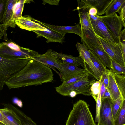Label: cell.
<instances>
[{"mask_svg": "<svg viewBox=\"0 0 125 125\" xmlns=\"http://www.w3.org/2000/svg\"><path fill=\"white\" fill-rule=\"evenodd\" d=\"M96 35L102 48L110 57L119 65L125 66L120 44L110 42Z\"/></svg>", "mask_w": 125, "mask_h": 125, "instance_id": "cell-5", "label": "cell"}, {"mask_svg": "<svg viewBox=\"0 0 125 125\" xmlns=\"http://www.w3.org/2000/svg\"><path fill=\"white\" fill-rule=\"evenodd\" d=\"M90 20L93 30L96 35L110 42L119 43L120 41L112 34L99 19L95 21Z\"/></svg>", "mask_w": 125, "mask_h": 125, "instance_id": "cell-9", "label": "cell"}, {"mask_svg": "<svg viewBox=\"0 0 125 125\" xmlns=\"http://www.w3.org/2000/svg\"><path fill=\"white\" fill-rule=\"evenodd\" d=\"M4 42L9 48L15 50L21 51L23 48L12 41H8Z\"/></svg>", "mask_w": 125, "mask_h": 125, "instance_id": "cell-35", "label": "cell"}, {"mask_svg": "<svg viewBox=\"0 0 125 125\" xmlns=\"http://www.w3.org/2000/svg\"><path fill=\"white\" fill-rule=\"evenodd\" d=\"M81 29L80 37L83 44L86 47L89 46L102 48L101 44L97 35L92 29Z\"/></svg>", "mask_w": 125, "mask_h": 125, "instance_id": "cell-17", "label": "cell"}, {"mask_svg": "<svg viewBox=\"0 0 125 125\" xmlns=\"http://www.w3.org/2000/svg\"><path fill=\"white\" fill-rule=\"evenodd\" d=\"M125 29L124 28L123 30H122L120 40V42L122 43L125 44Z\"/></svg>", "mask_w": 125, "mask_h": 125, "instance_id": "cell-42", "label": "cell"}, {"mask_svg": "<svg viewBox=\"0 0 125 125\" xmlns=\"http://www.w3.org/2000/svg\"><path fill=\"white\" fill-rule=\"evenodd\" d=\"M111 69L115 73L125 75V66H121L111 58Z\"/></svg>", "mask_w": 125, "mask_h": 125, "instance_id": "cell-30", "label": "cell"}, {"mask_svg": "<svg viewBox=\"0 0 125 125\" xmlns=\"http://www.w3.org/2000/svg\"><path fill=\"white\" fill-rule=\"evenodd\" d=\"M66 125H97L87 103L79 100L75 103L66 121Z\"/></svg>", "mask_w": 125, "mask_h": 125, "instance_id": "cell-2", "label": "cell"}, {"mask_svg": "<svg viewBox=\"0 0 125 125\" xmlns=\"http://www.w3.org/2000/svg\"><path fill=\"white\" fill-rule=\"evenodd\" d=\"M7 0H0V23H2L3 17L7 5Z\"/></svg>", "mask_w": 125, "mask_h": 125, "instance_id": "cell-34", "label": "cell"}, {"mask_svg": "<svg viewBox=\"0 0 125 125\" xmlns=\"http://www.w3.org/2000/svg\"><path fill=\"white\" fill-rule=\"evenodd\" d=\"M89 50L92 62L102 76L103 74L107 72V69L104 65L95 54L91 50Z\"/></svg>", "mask_w": 125, "mask_h": 125, "instance_id": "cell-24", "label": "cell"}, {"mask_svg": "<svg viewBox=\"0 0 125 125\" xmlns=\"http://www.w3.org/2000/svg\"><path fill=\"white\" fill-rule=\"evenodd\" d=\"M114 75L120 94L123 99L125 100V75L114 73Z\"/></svg>", "mask_w": 125, "mask_h": 125, "instance_id": "cell-23", "label": "cell"}, {"mask_svg": "<svg viewBox=\"0 0 125 125\" xmlns=\"http://www.w3.org/2000/svg\"></svg>", "mask_w": 125, "mask_h": 125, "instance_id": "cell-48", "label": "cell"}, {"mask_svg": "<svg viewBox=\"0 0 125 125\" xmlns=\"http://www.w3.org/2000/svg\"><path fill=\"white\" fill-rule=\"evenodd\" d=\"M52 51L51 49H49L44 54H39L34 59L54 70L60 77V73L58 72L55 68L60 71V65L62 62L52 54L51 52Z\"/></svg>", "mask_w": 125, "mask_h": 125, "instance_id": "cell-11", "label": "cell"}, {"mask_svg": "<svg viewBox=\"0 0 125 125\" xmlns=\"http://www.w3.org/2000/svg\"><path fill=\"white\" fill-rule=\"evenodd\" d=\"M45 27L43 31L32 30V31L37 34V37L42 36L46 38L47 39L46 42L48 43L57 42L62 44L64 42L65 34L61 33Z\"/></svg>", "mask_w": 125, "mask_h": 125, "instance_id": "cell-15", "label": "cell"}, {"mask_svg": "<svg viewBox=\"0 0 125 125\" xmlns=\"http://www.w3.org/2000/svg\"><path fill=\"white\" fill-rule=\"evenodd\" d=\"M21 118L24 125H38L32 119L20 110Z\"/></svg>", "mask_w": 125, "mask_h": 125, "instance_id": "cell-32", "label": "cell"}, {"mask_svg": "<svg viewBox=\"0 0 125 125\" xmlns=\"http://www.w3.org/2000/svg\"><path fill=\"white\" fill-rule=\"evenodd\" d=\"M34 19L30 16L25 15L16 19L15 22L20 28L28 31H44L46 27L35 21Z\"/></svg>", "mask_w": 125, "mask_h": 125, "instance_id": "cell-13", "label": "cell"}, {"mask_svg": "<svg viewBox=\"0 0 125 125\" xmlns=\"http://www.w3.org/2000/svg\"><path fill=\"white\" fill-rule=\"evenodd\" d=\"M120 46L124 61L125 62V44L121 43L120 41L119 43Z\"/></svg>", "mask_w": 125, "mask_h": 125, "instance_id": "cell-41", "label": "cell"}, {"mask_svg": "<svg viewBox=\"0 0 125 125\" xmlns=\"http://www.w3.org/2000/svg\"><path fill=\"white\" fill-rule=\"evenodd\" d=\"M124 100L121 95L115 101H113L111 105L112 112L114 120L118 114L121 107L122 101Z\"/></svg>", "mask_w": 125, "mask_h": 125, "instance_id": "cell-26", "label": "cell"}, {"mask_svg": "<svg viewBox=\"0 0 125 125\" xmlns=\"http://www.w3.org/2000/svg\"><path fill=\"white\" fill-rule=\"evenodd\" d=\"M119 16L124 24H125V5L121 9L119 13Z\"/></svg>", "mask_w": 125, "mask_h": 125, "instance_id": "cell-38", "label": "cell"}, {"mask_svg": "<svg viewBox=\"0 0 125 125\" xmlns=\"http://www.w3.org/2000/svg\"><path fill=\"white\" fill-rule=\"evenodd\" d=\"M113 0H78V6L75 10L79 9H89L92 7L97 10L98 15L101 16L105 13L107 9Z\"/></svg>", "mask_w": 125, "mask_h": 125, "instance_id": "cell-7", "label": "cell"}, {"mask_svg": "<svg viewBox=\"0 0 125 125\" xmlns=\"http://www.w3.org/2000/svg\"><path fill=\"white\" fill-rule=\"evenodd\" d=\"M51 54L63 62L78 67L81 66L84 68H87L85 62L79 56L75 57L70 55L58 53L53 50Z\"/></svg>", "mask_w": 125, "mask_h": 125, "instance_id": "cell-18", "label": "cell"}, {"mask_svg": "<svg viewBox=\"0 0 125 125\" xmlns=\"http://www.w3.org/2000/svg\"><path fill=\"white\" fill-rule=\"evenodd\" d=\"M98 18L103 23L110 32L120 41L123 27L125 24L116 13L109 16H98Z\"/></svg>", "mask_w": 125, "mask_h": 125, "instance_id": "cell-4", "label": "cell"}, {"mask_svg": "<svg viewBox=\"0 0 125 125\" xmlns=\"http://www.w3.org/2000/svg\"><path fill=\"white\" fill-rule=\"evenodd\" d=\"M121 9L117 5L116 0H113L106 10L105 16L112 15L117 12L119 13Z\"/></svg>", "mask_w": 125, "mask_h": 125, "instance_id": "cell-29", "label": "cell"}, {"mask_svg": "<svg viewBox=\"0 0 125 125\" xmlns=\"http://www.w3.org/2000/svg\"><path fill=\"white\" fill-rule=\"evenodd\" d=\"M42 3L44 5L48 3L50 5H58L60 1L59 0H43Z\"/></svg>", "mask_w": 125, "mask_h": 125, "instance_id": "cell-39", "label": "cell"}, {"mask_svg": "<svg viewBox=\"0 0 125 125\" xmlns=\"http://www.w3.org/2000/svg\"><path fill=\"white\" fill-rule=\"evenodd\" d=\"M87 48L95 54L105 67L111 68V58L102 48L93 46Z\"/></svg>", "mask_w": 125, "mask_h": 125, "instance_id": "cell-20", "label": "cell"}, {"mask_svg": "<svg viewBox=\"0 0 125 125\" xmlns=\"http://www.w3.org/2000/svg\"><path fill=\"white\" fill-rule=\"evenodd\" d=\"M3 36L5 38H7V34L5 33L4 29L1 27V24H0V39H1Z\"/></svg>", "mask_w": 125, "mask_h": 125, "instance_id": "cell-44", "label": "cell"}, {"mask_svg": "<svg viewBox=\"0 0 125 125\" xmlns=\"http://www.w3.org/2000/svg\"><path fill=\"white\" fill-rule=\"evenodd\" d=\"M91 95L96 101L99 93L100 92V80L96 81L92 85L90 89Z\"/></svg>", "mask_w": 125, "mask_h": 125, "instance_id": "cell-31", "label": "cell"}, {"mask_svg": "<svg viewBox=\"0 0 125 125\" xmlns=\"http://www.w3.org/2000/svg\"><path fill=\"white\" fill-rule=\"evenodd\" d=\"M34 21L40 23L43 26L59 33L66 34L71 33L76 34L80 37L81 35V29L79 24L73 26H58L45 23L34 19Z\"/></svg>", "mask_w": 125, "mask_h": 125, "instance_id": "cell-16", "label": "cell"}, {"mask_svg": "<svg viewBox=\"0 0 125 125\" xmlns=\"http://www.w3.org/2000/svg\"><path fill=\"white\" fill-rule=\"evenodd\" d=\"M101 78L103 81L105 87L107 88L108 86L109 82L108 75L107 71L106 72L103 74Z\"/></svg>", "mask_w": 125, "mask_h": 125, "instance_id": "cell-36", "label": "cell"}, {"mask_svg": "<svg viewBox=\"0 0 125 125\" xmlns=\"http://www.w3.org/2000/svg\"><path fill=\"white\" fill-rule=\"evenodd\" d=\"M95 81L96 80L95 79L90 80L87 78L66 86H62L61 85L55 88L56 91L61 95L69 96V94L71 91H75L92 85Z\"/></svg>", "mask_w": 125, "mask_h": 125, "instance_id": "cell-12", "label": "cell"}, {"mask_svg": "<svg viewBox=\"0 0 125 125\" xmlns=\"http://www.w3.org/2000/svg\"><path fill=\"white\" fill-rule=\"evenodd\" d=\"M90 74V72H88L76 76L67 81L63 82L62 83L61 85L62 86H66L78 81L88 78Z\"/></svg>", "mask_w": 125, "mask_h": 125, "instance_id": "cell-28", "label": "cell"}, {"mask_svg": "<svg viewBox=\"0 0 125 125\" xmlns=\"http://www.w3.org/2000/svg\"><path fill=\"white\" fill-rule=\"evenodd\" d=\"M109 82L107 88L110 93L113 101L116 100L120 95V93L114 78V73L111 69H107Z\"/></svg>", "mask_w": 125, "mask_h": 125, "instance_id": "cell-19", "label": "cell"}, {"mask_svg": "<svg viewBox=\"0 0 125 125\" xmlns=\"http://www.w3.org/2000/svg\"><path fill=\"white\" fill-rule=\"evenodd\" d=\"M51 68L34 59L21 69L11 75L5 82L10 89L41 85L53 81Z\"/></svg>", "mask_w": 125, "mask_h": 125, "instance_id": "cell-1", "label": "cell"}, {"mask_svg": "<svg viewBox=\"0 0 125 125\" xmlns=\"http://www.w3.org/2000/svg\"><path fill=\"white\" fill-rule=\"evenodd\" d=\"M96 102V104L95 122L98 123L99 122V114L101 104V98L100 92L98 94Z\"/></svg>", "mask_w": 125, "mask_h": 125, "instance_id": "cell-33", "label": "cell"}, {"mask_svg": "<svg viewBox=\"0 0 125 125\" xmlns=\"http://www.w3.org/2000/svg\"><path fill=\"white\" fill-rule=\"evenodd\" d=\"M112 99L105 98L101 100V106L97 125H114L111 105Z\"/></svg>", "mask_w": 125, "mask_h": 125, "instance_id": "cell-6", "label": "cell"}, {"mask_svg": "<svg viewBox=\"0 0 125 125\" xmlns=\"http://www.w3.org/2000/svg\"><path fill=\"white\" fill-rule=\"evenodd\" d=\"M89 9L82 8L75 10H77L78 12L79 23L81 28L84 29H90L93 30L88 13Z\"/></svg>", "mask_w": 125, "mask_h": 125, "instance_id": "cell-21", "label": "cell"}, {"mask_svg": "<svg viewBox=\"0 0 125 125\" xmlns=\"http://www.w3.org/2000/svg\"><path fill=\"white\" fill-rule=\"evenodd\" d=\"M100 80V94L101 98L104 94L106 89L103 81L101 78Z\"/></svg>", "mask_w": 125, "mask_h": 125, "instance_id": "cell-37", "label": "cell"}, {"mask_svg": "<svg viewBox=\"0 0 125 125\" xmlns=\"http://www.w3.org/2000/svg\"><path fill=\"white\" fill-rule=\"evenodd\" d=\"M88 13L89 15L95 16L98 15L97 10L94 7H91L89 9Z\"/></svg>", "mask_w": 125, "mask_h": 125, "instance_id": "cell-40", "label": "cell"}, {"mask_svg": "<svg viewBox=\"0 0 125 125\" xmlns=\"http://www.w3.org/2000/svg\"><path fill=\"white\" fill-rule=\"evenodd\" d=\"M60 72L61 80L63 82L76 76L90 72L87 68L82 69L63 62L60 64Z\"/></svg>", "mask_w": 125, "mask_h": 125, "instance_id": "cell-8", "label": "cell"}, {"mask_svg": "<svg viewBox=\"0 0 125 125\" xmlns=\"http://www.w3.org/2000/svg\"><path fill=\"white\" fill-rule=\"evenodd\" d=\"M76 46L79 53V56L87 64L90 74L97 80H100L102 76L92 62L89 50L83 44L78 42L77 43Z\"/></svg>", "mask_w": 125, "mask_h": 125, "instance_id": "cell-10", "label": "cell"}, {"mask_svg": "<svg viewBox=\"0 0 125 125\" xmlns=\"http://www.w3.org/2000/svg\"><path fill=\"white\" fill-rule=\"evenodd\" d=\"M105 98L112 99L110 94L107 88H106L105 92L102 97L101 98V100Z\"/></svg>", "mask_w": 125, "mask_h": 125, "instance_id": "cell-43", "label": "cell"}, {"mask_svg": "<svg viewBox=\"0 0 125 125\" xmlns=\"http://www.w3.org/2000/svg\"><path fill=\"white\" fill-rule=\"evenodd\" d=\"M77 95L76 92L74 91H71L69 94V96L73 98L75 97Z\"/></svg>", "mask_w": 125, "mask_h": 125, "instance_id": "cell-46", "label": "cell"}, {"mask_svg": "<svg viewBox=\"0 0 125 125\" xmlns=\"http://www.w3.org/2000/svg\"><path fill=\"white\" fill-rule=\"evenodd\" d=\"M30 1L29 0H18L14 6L13 9V14L12 18L14 21L18 18L22 16L24 4L29 3Z\"/></svg>", "mask_w": 125, "mask_h": 125, "instance_id": "cell-22", "label": "cell"}, {"mask_svg": "<svg viewBox=\"0 0 125 125\" xmlns=\"http://www.w3.org/2000/svg\"><path fill=\"white\" fill-rule=\"evenodd\" d=\"M3 119V116L2 112L0 111V122H1Z\"/></svg>", "mask_w": 125, "mask_h": 125, "instance_id": "cell-47", "label": "cell"}, {"mask_svg": "<svg viewBox=\"0 0 125 125\" xmlns=\"http://www.w3.org/2000/svg\"><path fill=\"white\" fill-rule=\"evenodd\" d=\"M39 54L38 52L29 48L23 47L20 51L12 49L4 42L0 43V57L12 60L23 58L34 59Z\"/></svg>", "mask_w": 125, "mask_h": 125, "instance_id": "cell-3", "label": "cell"}, {"mask_svg": "<svg viewBox=\"0 0 125 125\" xmlns=\"http://www.w3.org/2000/svg\"><path fill=\"white\" fill-rule=\"evenodd\" d=\"M90 20L95 21L98 20L99 18L98 17V15L95 16L90 15H89Z\"/></svg>", "mask_w": 125, "mask_h": 125, "instance_id": "cell-45", "label": "cell"}, {"mask_svg": "<svg viewBox=\"0 0 125 125\" xmlns=\"http://www.w3.org/2000/svg\"><path fill=\"white\" fill-rule=\"evenodd\" d=\"M114 125H125V100L122 102L120 110L114 120Z\"/></svg>", "mask_w": 125, "mask_h": 125, "instance_id": "cell-25", "label": "cell"}, {"mask_svg": "<svg viewBox=\"0 0 125 125\" xmlns=\"http://www.w3.org/2000/svg\"><path fill=\"white\" fill-rule=\"evenodd\" d=\"M18 0H7L6 7L3 15L2 24V27L6 34L7 28L9 27L14 28L16 26L15 21L13 19V7Z\"/></svg>", "mask_w": 125, "mask_h": 125, "instance_id": "cell-14", "label": "cell"}, {"mask_svg": "<svg viewBox=\"0 0 125 125\" xmlns=\"http://www.w3.org/2000/svg\"><path fill=\"white\" fill-rule=\"evenodd\" d=\"M12 74L0 64V94L5 85V82Z\"/></svg>", "mask_w": 125, "mask_h": 125, "instance_id": "cell-27", "label": "cell"}]
</instances>
